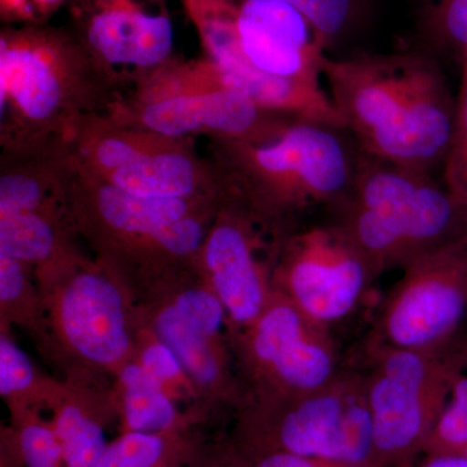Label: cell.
<instances>
[{
  "instance_id": "836d02e7",
  "label": "cell",
  "mask_w": 467,
  "mask_h": 467,
  "mask_svg": "<svg viewBox=\"0 0 467 467\" xmlns=\"http://www.w3.org/2000/svg\"><path fill=\"white\" fill-rule=\"evenodd\" d=\"M216 467H251V462L233 441L216 451Z\"/></svg>"
},
{
  "instance_id": "1f68e13d",
  "label": "cell",
  "mask_w": 467,
  "mask_h": 467,
  "mask_svg": "<svg viewBox=\"0 0 467 467\" xmlns=\"http://www.w3.org/2000/svg\"><path fill=\"white\" fill-rule=\"evenodd\" d=\"M30 285L27 282L24 263L0 254V301L3 313L16 312L20 303L26 304Z\"/></svg>"
},
{
  "instance_id": "2e32d148",
  "label": "cell",
  "mask_w": 467,
  "mask_h": 467,
  "mask_svg": "<svg viewBox=\"0 0 467 467\" xmlns=\"http://www.w3.org/2000/svg\"><path fill=\"white\" fill-rule=\"evenodd\" d=\"M119 417L121 432L186 434L187 422L174 398L135 362L119 368Z\"/></svg>"
},
{
  "instance_id": "8fae6325",
  "label": "cell",
  "mask_w": 467,
  "mask_h": 467,
  "mask_svg": "<svg viewBox=\"0 0 467 467\" xmlns=\"http://www.w3.org/2000/svg\"><path fill=\"white\" fill-rule=\"evenodd\" d=\"M294 121L261 109L244 92L221 84L217 77L204 92L162 98L142 110V122L153 133L180 137L205 130L232 142H269Z\"/></svg>"
},
{
  "instance_id": "5b68a950",
  "label": "cell",
  "mask_w": 467,
  "mask_h": 467,
  "mask_svg": "<svg viewBox=\"0 0 467 467\" xmlns=\"http://www.w3.org/2000/svg\"><path fill=\"white\" fill-rule=\"evenodd\" d=\"M457 342L436 352L367 347L373 467H401L420 457L467 368Z\"/></svg>"
},
{
  "instance_id": "4dcf8cb0",
  "label": "cell",
  "mask_w": 467,
  "mask_h": 467,
  "mask_svg": "<svg viewBox=\"0 0 467 467\" xmlns=\"http://www.w3.org/2000/svg\"><path fill=\"white\" fill-rule=\"evenodd\" d=\"M147 150L149 147L146 144L130 138L109 137L94 147L92 160L101 173L106 175L109 171L130 164Z\"/></svg>"
},
{
  "instance_id": "9a60e30c",
  "label": "cell",
  "mask_w": 467,
  "mask_h": 467,
  "mask_svg": "<svg viewBox=\"0 0 467 467\" xmlns=\"http://www.w3.org/2000/svg\"><path fill=\"white\" fill-rule=\"evenodd\" d=\"M88 42L113 66L150 67L171 54L173 27L165 15L115 5L91 18Z\"/></svg>"
},
{
  "instance_id": "6da1fadb",
  "label": "cell",
  "mask_w": 467,
  "mask_h": 467,
  "mask_svg": "<svg viewBox=\"0 0 467 467\" xmlns=\"http://www.w3.org/2000/svg\"><path fill=\"white\" fill-rule=\"evenodd\" d=\"M322 77L359 152L430 174L444 167L456 100L431 57L416 52L327 55Z\"/></svg>"
},
{
  "instance_id": "44dd1931",
  "label": "cell",
  "mask_w": 467,
  "mask_h": 467,
  "mask_svg": "<svg viewBox=\"0 0 467 467\" xmlns=\"http://www.w3.org/2000/svg\"><path fill=\"white\" fill-rule=\"evenodd\" d=\"M57 247V234L41 212L0 214V254L21 263H41Z\"/></svg>"
},
{
  "instance_id": "52a82bcc",
  "label": "cell",
  "mask_w": 467,
  "mask_h": 467,
  "mask_svg": "<svg viewBox=\"0 0 467 467\" xmlns=\"http://www.w3.org/2000/svg\"><path fill=\"white\" fill-rule=\"evenodd\" d=\"M378 276L339 223L292 234L273 288L310 319L330 328L352 315Z\"/></svg>"
},
{
  "instance_id": "7402d4cb",
  "label": "cell",
  "mask_w": 467,
  "mask_h": 467,
  "mask_svg": "<svg viewBox=\"0 0 467 467\" xmlns=\"http://www.w3.org/2000/svg\"><path fill=\"white\" fill-rule=\"evenodd\" d=\"M427 34L445 51L467 63V0H420Z\"/></svg>"
},
{
  "instance_id": "ac0fdd59",
  "label": "cell",
  "mask_w": 467,
  "mask_h": 467,
  "mask_svg": "<svg viewBox=\"0 0 467 467\" xmlns=\"http://www.w3.org/2000/svg\"><path fill=\"white\" fill-rule=\"evenodd\" d=\"M101 220L116 232L152 238L161 227L190 216L186 199L149 198L104 184L97 193Z\"/></svg>"
},
{
  "instance_id": "f1b7e54d",
  "label": "cell",
  "mask_w": 467,
  "mask_h": 467,
  "mask_svg": "<svg viewBox=\"0 0 467 467\" xmlns=\"http://www.w3.org/2000/svg\"><path fill=\"white\" fill-rule=\"evenodd\" d=\"M42 184L32 175L12 173L0 180V214L39 212Z\"/></svg>"
},
{
  "instance_id": "9c48e42d",
  "label": "cell",
  "mask_w": 467,
  "mask_h": 467,
  "mask_svg": "<svg viewBox=\"0 0 467 467\" xmlns=\"http://www.w3.org/2000/svg\"><path fill=\"white\" fill-rule=\"evenodd\" d=\"M245 64L288 79L324 81L327 46L288 0H221Z\"/></svg>"
},
{
  "instance_id": "e575fe53",
  "label": "cell",
  "mask_w": 467,
  "mask_h": 467,
  "mask_svg": "<svg viewBox=\"0 0 467 467\" xmlns=\"http://www.w3.org/2000/svg\"><path fill=\"white\" fill-rule=\"evenodd\" d=\"M2 467H24L14 430L2 438Z\"/></svg>"
},
{
  "instance_id": "f35d334b",
  "label": "cell",
  "mask_w": 467,
  "mask_h": 467,
  "mask_svg": "<svg viewBox=\"0 0 467 467\" xmlns=\"http://www.w3.org/2000/svg\"><path fill=\"white\" fill-rule=\"evenodd\" d=\"M456 456H461L463 457V459H467V442L465 447H463L462 450H461L459 453L456 454Z\"/></svg>"
},
{
  "instance_id": "d590c367",
  "label": "cell",
  "mask_w": 467,
  "mask_h": 467,
  "mask_svg": "<svg viewBox=\"0 0 467 467\" xmlns=\"http://www.w3.org/2000/svg\"><path fill=\"white\" fill-rule=\"evenodd\" d=\"M401 467H467V459L461 456H422Z\"/></svg>"
},
{
  "instance_id": "d4e9b609",
  "label": "cell",
  "mask_w": 467,
  "mask_h": 467,
  "mask_svg": "<svg viewBox=\"0 0 467 467\" xmlns=\"http://www.w3.org/2000/svg\"><path fill=\"white\" fill-rule=\"evenodd\" d=\"M36 387L32 359L8 335L0 337V393L11 402L12 410L29 409L26 396Z\"/></svg>"
},
{
  "instance_id": "7a4b0ae2",
  "label": "cell",
  "mask_w": 467,
  "mask_h": 467,
  "mask_svg": "<svg viewBox=\"0 0 467 467\" xmlns=\"http://www.w3.org/2000/svg\"><path fill=\"white\" fill-rule=\"evenodd\" d=\"M377 276L467 234V211L432 174L358 150L348 195L333 209Z\"/></svg>"
},
{
  "instance_id": "3957f363",
  "label": "cell",
  "mask_w": 467,
  "mask_h": 467,
  "mask_svg": "<svg viewBox=\"0 0 467 467\" xmlns=\"http://www.w3.org/2000/svg\"><path fill=\"white\" fill-rule=\"evenodd\" d=\"M234 442L248 459L288 453L373 467L364 371L342 368L313 391L254 399L243 410Z\"/></svg>"
},
{
  "instance_id": "5bb4252c",
  "label": "cell",
  "mask_w": 467,
  "mask_h": 467,
  "mask_svg": "<svg viewBox=\"0 0 467 467\" xmlns=\"http://www.w3.org/2000/svg\"><path fill=\"white\" fill-rule=\"evenodd\" d=\"M52 48L36 36H3L0 47L2 106L11 100L30 121H47L63 103L64 88Z\"/></svg>"
},
{
  "instance_id": "d6986e66",
  "label": "cell",
  "mask_w": 467,
  "mask_h": 467,
  "mask_svg": "<svg viewBox=\"0 0 467 467\" xmlns=\"http://www.w3.org/2000/svg\"><path fill=\"white\" fill-rule=\"evenodd\" d=\"M51 405V423L60 442L66 466H94L109 444L103 414L73 398L55 399Z\"/></svg>"
},
{
  "instance_id": "277c9868",
  "label": "cell",
  "mask_w": 467,
  "mask_h": 467,
  "mask_svg": "<svg viewBox=\"0 0 467 467\" xmlns=\"http://www.w3.org/2000/svg\"><path fill=\"white\" fill-rule=\"evenodd\" d=\"M340 131L296 119L269 142H233L234 171L254 213L287 221L309 209L337 207L358 160Z\"/></svg>"
},
{
  "instance_id": "cb8c5ba5",
  "label": "cell",
  "mask_w": 467,
  "mask_h": 467,
  "mask_svg": "<svg viewBox=\"0 0 467 467\" xmlns=\"http://www.w3.org/2000/svg\"><path fill=\"white\" fill-rule=\"evenodd\" d=\"M467 442V376L461 374L420 456H456Z\"/></svg>"
},
{
  "instance_id": "4316f807",
  "label": "cell",
  "mask_w": 467,
  "mask_h": 467,
  "mask_svg": "<svg viewBox=\"0 0 467 467\" xmlns=\"http://www.w3.org/2000/svg\"><path fill=\"white\" fill-rule=\"evenodd\" d=\"M315 26L326 46L348 32L358 15L361 0H288Z\"/></svg>"
},
{
  "instance_id": "74e56055",
  "label": "cell",
  "mask_w": 467,
  "mask_h": 467,
  "mask_svg": "<svg viewBox=\"0 0 467 467\" xmlns=\"http://www.w3.org/2000/svg\"><path fill=\"white\" fill-rule=\"evenodd\" d=\"M457 344H459L460 352L462 353L467 367V334L463 335V337H460L459 342H457Z\"/></svg>"
},
{
  "instance_id": "4fadbf2b",
  "label": "cell",
  "mask_w": 467,
  "mask_h": 467,
  "mask_svg": "<svg viewBox=\"0 0 467 467\" xmlns=\"http://www.w3.org/2000/svg\"><path fill=\"white\" fill-rule=\"evenodd\" d=\"M225 306L209 287L180 292L153 321L155 337L171 347L187 377L208 391L229 389L220 337Z\"/></svg>"
},
{
  "instance_id": "ba28073f",
  "label": "cell",
  "mask_w": 467,
  "mask_h": 467,
  "mask_svg": "<svg viewBox=\"0 0 467 467\" xmlns=\"http://www.w3.org/2000/svg\"><path fill=\"white\" fill-rule=\"evenodd\" d=\"M242 353L257 398L313 391L342 368L330 328L310 319L281 292L243 328Z\"/></svg>"
},
{
  "instance_id": "ffe728a7",
  "label": "cell",
  "mask_w": 467,
  "mask_h": 467,
  "mask_svg": "<svg viewBox=\"0 0 467 467\" xmlns=\"http://www.w3.org/2000/svg\"><path fill=\"white\" fill-rule=\"evenodd\" d=\"M199 447L186 434L121 432L92 467H189Z\"/></svg>"
},
{
  "instance_id": "d6a6232c",
  "label": "cell",
  "mask_w": 467,
  "mask_h": 467,
  "mask_svg": "<svg viewBox=\"0 0 467 467\" xmlns=\"http://www.w3.org/2000/svg\"><path fill=\"white\" fill-rule=\"evenodd\" d=\"M248 459V457H247ZM251 467H365L335 461L310 459L288 453H269L248 459Z\"/></svg>"
},
{
  "instance_id": "e0dca14e",
  "label": "cell",
  "mask_w": 467,
  "mask_h": 467,
  "mask_svg": "<svg viewBox=\"0 0 467 467\" xmlns=\"http://www.w3.org/2000/svg\"><path fill=\"white\" fill-rule=\"evenodd\" d=\"M106 180L133 195L187 201L198 186V171L182 152L149 149L130 164L107 173Z\"/></svg>"
},
{
  "instance_id": "484cf974",
  "label": "cell",
  "mask_w": 467,
  "mask_h": 467,
  "mask_svg": "<svg viewBox=\"0 0 467 467\" xmlns=\"http://www.w3.org/2000/svg\"><path fill=\"white\" fill-rule=\"evenodd\" d=\"M456 100V119L450 153L444 162V186L467 211V63Z\"/></svg>"
},
{
  "instance_id": "8d00e7d4",
  "label": "cell",
  "mask_w": 467,
  "mask_h": 467,
  "mask_svg": "<svg viewBox=\"0 0 467 467\" xmlns=\"http://www.w3.org/2000/svg\"><path fill=\"white\" fill-rule=\"evenodd\" d=\"M61 0H3V5L15 12L30 14L33 9H50L57 5Z\"/></svg>"
},
{
  "instance_id": "f546056e",
  "label": "cell",
  "mask_w": 467,
  "mask_h": 467,
  "mask_svg": "<svg viewBox=\"0 0 467 467\" xmlns=\"http://www.w3.org/2000/svg\"><path fill=\"white\" fill-rule=\"evenodd\" d=\"M207 236L201 221L190 214L159 229L150 241L174 256H190L201 250Z\"/></svg>"
},
{
  "instance_id": "603a6c76",
  "label": "cell",
  "mask_w": 467,
  "mask_h": 467,
  "mask_svg": "<svg viewBox=\"0 0 467 467\" xmlns=\"http://www.w3.org/2000/svg\"><path fill=\"white\" fill-rule=\"evenodd\" d=\"M14 432L24 467H67L51 420H42L30 409L15 411Z\"/></svg>"
},
{
  "instance_id": "7c38bea8",
  "label": "cell",
  "mask_w": 467,
  "mask_h": 467,
  "mask_svg": "<svg viewBox=\"0 0 467 467\" xmlns=\"http://www.w3.org/2000/svg\"><path fill=\"white\" fill-rule=\"evenodd\" d=\"M247 217L226 214L202 245L208 287L225 306L227 318L242 330L259 317L275 292L257 260L260 242Z\"/></svg>"
},
{
  "instance_id": "83f0119b",
  "label": "cell",
  "mask_w": 467,
  "mask_h": 467,
  "mask_svg": "<svg viewBox=\"0 0 467 467\" xmlns=\"http://www.w3.org/2000/svg\"><path fill=\"white\" fill-rule=\"evenodd\" d=\"M137 362L171 395L175 387H182L190 380L177 355L156 337L143 347Z\"/></svg>"
},
{
  "instance_id": "30bf717a",
  "label": "cell",
  "mask_w": 467,
  "mask_h": 467,
  "mask_svg": "<svg viewBox=\"0 0 467 467\" xmlns=\"http://www.w3.org/2000/svg\"><path fill=\"white\" fill-rule=\"evenodd\" d=\"M58 334L84 361L106 368L124 367L133 342L124 295L109 276L79 272L60 285L54 301Z\"/></svg>"
},
{
  "instance_id": "8992f818",
  "label": "cell",
  "mask_w": 467,
  "mask_h": 467,
  "mask_svg": "<svg viewBox=\"0 0 467 467\" xmlns=\"http://www.w3.org/2000/svg\"><path fill=\"white\" fill-rule=\"evenodd\" d=\"M466 316L467 234L402 269L380 303L367 347L447 349L459 340Z\"/></svg>"
}]
</instances>
